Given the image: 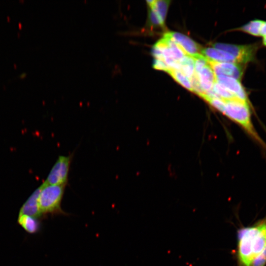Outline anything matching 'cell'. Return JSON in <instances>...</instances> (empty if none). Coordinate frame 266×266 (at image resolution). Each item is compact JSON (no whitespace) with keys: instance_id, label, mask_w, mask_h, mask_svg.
I'll return each mask as SVG.
<instances>
[{"instance_id":"1","label":"cell","mask_w":266,"mask_h":266,"mask_svg":"<svg viewBox=\"0 0 266 266\" xmlns=\"http://www.w3.org/2000/svg\"><path fill=\"white\" fill-rule=\"evenodd\" d=\"M236 258L238 266H250L266 247V219L237 231Z\"/></svg>"},{"instance_id":"2","label":"cell","mask_w":266,"mask_h":266,"mask_svg":"<svg viewBox=\"0 0 266 266\" xmlns=\"http://www.w3.org/2000/svg\"><path fill=\"white\" fill-rule=\"evenodd\" d=\"M65 186L46 184L44 182L40 186L38 206L42 216L47 214H66L61 206Z\"/></svg>"},{"instance_id":"3","label":"cell","mask_w":266,"mask_h":266,"mask_svg":"<svg viewBox=\"0 0 266 266\" xmlns=\"http://www.w3.org/2000/svg\"><path fill=\"white\" fill-rule=\"evenodd\" d=\"M212 45L215 48L225 51L231 54L238 64H244L254 61L259 47L256 43L239 45L215 43Z\"/></svg>"},{"instance_id":"4","label":"cell","mask_w":266,"mask_h":266,"mask_svg":"<svg viewBox=\"0 0 266 266\" xmlns=\"http://www.w3.org/2000/svg\"><path fill=\"white\" fill-rule=\"evenodd\" d=\"M71 159V155L60 156L44 183L49 185H66Z\"/></svg>"},{"instance_id":"5","label":"cell","mask_w":266,"mask_h":266,"mask_svg":"<svg viewBox=\"0 0 266 266\" xmlns=\"http://www.w3.org/2000/svg\"><path fill=\"white\" fill-rule=\"evenodd\" d=\"M207 63L212 69L216 76H225L230 77L239 81L242 77L244 67L240 64L220 62L208 59Z\"/></svg>"},{"instance_id":"6","label":"cell","mask_w":266,"mask_h":266,"mask_svg":"<svg viewBox=\"0 0 266 266\" xmlns=\"http://www.w3.org/2000/svg\"><path fill=\"white\" fill-rule=\"evenodd\" d=\"M166 33L180 46L186 55L195 58L202 55V49L200 46L188 36L174 32Z\"/></svg>"},{"instance_id":"7","label":"cell","mask_w":266,"mask_h":266,"mask_svg":"<svg viewBox=\"0 0 266 266\" xmlns=\"http://www.w3.org/2000/svg\"><path fill=\"white\" fill-rule=\"evenodd\" d=\"M216 81L232 92L237 99L249 102L247 95L240 81L232 77L217 76Z\"/></svg>"},{"instance_id":"8","label":"cell","mask_w":266,"mask_h":266,"mask_svg":"<svg viewBox=\"0 0 266 266\" xmlns=\"http://www.w3.org/2000/svg\"><path fill=\"white\" fill-rule=\"evenodd\" d=\"M40 191V187L37 188L29 197L26 201L20 208L19 213L25 214L36 219L41 217L38 206V197Z\"/></svg>"},{"instance_id":"9","label":"cell","mask_w":266,"mask_h":266,"mask_svg":"<svg viewBox=\"0 0 266 266\" xmlns=\"http://www.w3.org/2000/svg\"><path fill=\"white\" fill-rule=\"evenodd\" d=\"M200 88L205 93L211 91L216 81V75L207 64L198 73H195Z\"/></svg>"},{"instance_id":"10","label":"cell","mask_w":266,"mask_h":266,"mask_svg":"<svg viewBox=\"0 0 266 266\" xmlns=\"http://www.w3.org/2000/svg\"><path fill=\"white\" fill-rule=\"evenodd\" d=\"M201 54L210 60L237 64L235 59L231 54L225 51L214 47H207L202 49Z\"/></svg>"},{"instance_id":"11","label":"cell","mask_w":266,"mask_h":266,"mask_svg":"<svg viewBox=\"0 0 266 266\" xmlns=\"http://www.w3.org/2000/svg\"><path fill=\"white\" fill-rule=\"evenodd\" d=\"M17 221L18 224L30 233H36L39 230V222L37 219L33 217L19 214Z\"/></svg>"},{"instance_id":"12","label":"cell","mask_w":266,"mask_h":266,"mask_svg":"<svg viewBox=\"0 0 266 266\" xmlns=\"http://www.w3.org/2000/svg\"><path fill=\"white\" fill-rule=\"evenodd\" d=\"M146 2L148 7L156 12L161 21L165 24L170 1L164 0H147Z\"/></svg>"},{"instance_id":"13","label":"cell","mask_w":266,"mask_h":266,"mask_svg":"<svg viewBox=\"0 0 266 266\" xmlns=\"http://www.w3.org/2000/svg\"><path fill=\"white\" fill-rule=\"evenodd\" d=\"M166 42L173 59L179 62L186 55L183 50L166 33L162 37Z\"/></svg>"},{"instance_id":"14","label":"cell","mask_w":266,"mask_h":266,"mask_svg":"<svg viewBox=\"0 0 266 266\" xmlns=\"http://www.w3.org/2000/svg\"><path fill=\"white\" fill-rule=\"evenodd\" d=\"M178 63L180 66V70L190 79L195 74L194 58L185 55Z\"/></svg>"},{"instance_id":"15","label":"cell","mask_w":266,"mask_h":266,"mask_svg":"<svg viewBox=\"0 0 266 266\" xmlns=\"http://www.w3.org/2000/svg\"><path fill=\"white\" fill-rule=\"evenodd\" d=\"M177 83L184 88L193 92L192 87L190 79H189L180 70L169 68L166 71Z\"/></svg>"},{"instance_id":"16","label":"cell","mask_w":266,"mask_h":266,"mask_svg":"<svg viewBox=\"0 0 266 266\" xmlns=\"http://www.w3.org/2000/svg\"><path fill=\"white\" fill-rule=\"evenodd\" d=\"M264 22L263 20H254L239 28L238 30L254 36H260L261 30Z\"/></svg>"},{"instance_id":"17","label":"cell","mask_w":266,"mask_h":266,"mask_svg":"<svg viewBox=\"0 0 266 266\" xmlns=\"http://www.w3.org/2000/svg\"><path fill=\"white\" fill-rule=\"evenodd\" d=\"M212 90L223 100L237 99L232 92L217 81L214 84Z\"/></svg>"},{"instance_id":"18","label":"cell","mask_w":266,"mask_h":266,"mask_svg":"<svg viewBox=\"0 0 266 266\" xmlns=\"http://www.w3.org/2000/svg\"><path fill=\"white\" fill-rule=\"evenodd\" d=\"M146 26L150 29L160 27L164 28V24L156 12L150 7H148V18Z\"/></svg>"},{"instance_id":"19","label":"cell","mask_w":266,"mask_h":266,"mask_svg":"<svg viewBox=\"0 0 266 266\" xmlns=\"http://www.w3.org/2000/svg\"><path fill=\"white\" fill-rule=\"evenodd\" d=\"M266 264V247L252 261L250 266H265Z\"/></svg>"},{"instance_id":"20","label":"cell","mask_w":266,"mask_h":266,"mask_svg":"<svg viewBox=\"0 0 266 266\" xmlns=\"http://www.w3.org/2000/svg\"><path fill=\"white\" fill-rule=\"evenodd\" d=\"M153 66L154 68L166 71L169 68L162 60L154 59Z\"/></svg>"},{"instance_id":"21","label":"cell","mask_w":266,"mask_h":266,"mask_svg":"<svg viewBox=\"0 0 266 266\" xmlns=\"http://www.w3.org/2000/svg\"><path fill=\"white\" fill-rule=\"evenodd\" d=\"M266 35V22H264L261 28L260 36H265Z\"/></svg>"},{"instance_id":"22","label":"cell","mask_w":266,"mask_h":266,"mask_svg":"<svg viewBox=\"0 0 266 266\" xmlns=\"http://www.w3.org/2000/svg\"><path fill=\"white\" fill-rule=\"evenodd\" d=\"M263 44L266 47V35L263 36Z\"/></svg>"},{"instance_id":"23","label":"cell","mask_w":266,"mask_h":266,"mask_svg":"<svg viewBox=\"0 0 266 266\" xmlns=\"http://www.w3.org/2000/svg\"><path fill=\"white\" fill-rule=\"evenodd\" d=\"M26 75V74L25 73H23L19 75V76L20 77L23 78V77H25Z\"/></svg>"}]
</instances>
